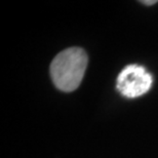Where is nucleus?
Here are the masks:
<instances>
[{"mask_svg":"<svg viewBox=\"0 0 158 158\" xmlns=\"http://www.w3.org/2000/svg\"><path fill=\"white\" fill-rule=\"evenodd\" d=\"M143 4H146V5H152V4H155V3H157L156 0H148V1H141Z\"/></svg>","mask_w":158,"mask_h":158,"instance_id":"7ed1b4c3","label":"nucleus"},{"mask_svg":"<svg viewBox=\"0 0 158 158\" xmlns=\"http://www.w3.org/2000/svg\"><path fill=\"white\" fill-rule=\"evenodd\" d=\"M153 77L144 67L137 64L128 65L117 77V89L128 99L141 97L150 90Z\"/></svg>","mask_w":158,"mask_h":158,"instance_id":"f03ea898","label":"nucleus"},{"mask_svg":"<svg viewBox=\"0 0 158 158\" xmlns=\"http://www.w3.org/2000/svg\"><path fill=\"white\" fill-rule=\"evenodd\" d=\"M87 55L80 47H70L56 55L50 64V76L60 90L70 93L80 85L87 67Z\"/></svg>","mask_w":158,"mask_h":158,"instance_id":"f257e3e1","label":"nucleus"}]
</instances>
